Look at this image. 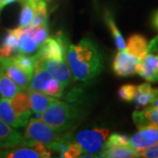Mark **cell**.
Wrapping results in <instances>:
<instances>
[{
  "label": "cell",
  "mask_w": 158,
  "mask_h": 158,
  "mask_svg": "<svg viewBox=\"0 0 158 158\" xmlns=\"http://www.w3.org/2000/svg\"><path fill=\"white\" fill-rule=\"evenodd\" d=\"M50 156V149L40 142H34L32 146L19 145L8 148H0V158H46Z\"/></svg>",
  "instance_id": "cell-6"
},
{
  "label": "cell",
  "mask_w": 158,
  "mask_h": 158,
  "mask_svg": "<svg viewBox=\"0 0 158 158\" xmlns=\"http://www.w3.org/2000/svg\"><path fill=\"white\" fill-rule=\"evenodd\" d=\"M53 78L51 73L39 62H36L34 74L30 80L27 90H33L45 93L46 86L50 79Z\"/></svg>",
  "instance_id": "cell-14"
},
{
  "label": "cell",
  "mask_w": 158,
  "mask_h": 158,
  "mask_svg": "<svg viewBox=\"0 0 158 158\" xmlns=\"http://www.w3.org/2000/svg\"><path fill=\"white\" fill-rule=\"evenodd\" d=\"M130 138L127 135L114 133L109 136L108 140L105 144L106 145H116V146H123V147H130Z\"/></svg>",
  "instance_id": "cell-30"
},
{
  "label": "cell",
  "mask_w": 158,
  "mask_h": 158,
  "mask_svg": "<svg viewBox=\"0 0 158 158\" xmlns=\"http://www.w3.org/2000/svg\"><path fill=\"white\" fill-rule=\"evenodd\" d=\"M83 154V148L81 145L77 141H72L67 148L62 157L65 158H77L80 157Z\"/></svg>",
  "instance_id": "cell-31"
},
{
  "label": "cell",
  "mask_w": 158,
  "mask_h": 158,
  "mask_svg": "<svg viewBox=\"0 0 158 158\" xmlns=\"http://www.w3.org/2000/svg\"><path fill=\"white\" fill-rule=\"evenodd\" d=\"M22 27H19L7 30L0 46V56L10 57L19 52V39Z\"/></svg>",
  "instance_id": "cell-13"
},
{
  "label": "cell",
  "mask_w": 158,
  "mask_h": 158,
  "mask_svg": "<svg viewBox=\"0 0 158 158\" xmlns=\"http://www.w3.org/2000/svg\"><path fill=\"white\" fill-rule=\"evenodd\" d=\"M10 57L14 63H16L19 68L22 69L25 72H27L32 77L35 66H36V62H37V58L35 56V55L29 56V55L19 53L18 55Z\"/></svg>",
  "instance_id": "cell-23"
},
{
  "label": "cell",
  "mask_w": 158,
  "mask_h": 158,
  "mask_svg": "<svg viewBox=\"0 0 158 158\" xmlns=\"http://www.w3.org/2000/svg\"><path fill=\"white\" fill-rule=\"evenodd\" d=\"M20 90H23L19 85L8 77L4 69L0 65V96L1 98L11 99Z\"/></svg>",
  "instance_id": "cell-21"
},
{
  "label": "cell",
  "mask_w": 158,
  "mask_h": 158,
  "mask_svg": "<svg viewBox=\"0 0 158 158\" xmlns=\"http://www.w3.org/2000/svg\"><path fill=\"white\" fill-rule=\"evenodd\" d=\"M23 140L22 145L32 146L34 142H40L50 150L61 153L72 142V135L69 131H56L41 119H31L26 126Z\"/></svg>",
  "instance_id": "cell-2"
},
{
  "label": "cell",
  "mask_w": 158,
  "mask_h": 158,
  "mask_svg": "<svg viewBox=\"0 0 158 158\" xmlns=\"http://www.w3.org/2000/svg\"><path fill=\"white\" fill-rule=\"evenodd\" d=\"M138 153H139V157L158 158V143L145 149L140 150L138 151Z\"/></svg>",
  "instance_id": "cell-32"
},
{
  "label": "cell",
  "mask_w": 158,
  "mask_h": 158,
  "mask_svg": "<svg viewBox=\"0 0 158 158\" xmlns=\"http://www.w3.org/2000/svg\"><path fill=\"white\" fill-rule=\"evenodd\" d=\"M29 94L30 102H31V109L32 113H43L48 108L51 106L55 101H56L57 98L53 97L48 96L45 93L36 91L33 90H27Z\"/></svg>",
  "instance_id": "cell-16"
},
{
  "label": "cell",
  "mask_w": 158,
  "mask_h": 158,
  "mask_svg": "<svg viewBox=\"0 0 158 158\" xmlns=\"http://www.w3.org/2000/svg\"><path fill=\"white\" fill-rule=\"evenodd\" d=\"M0 98H1V96H0Z\"/></svg>",
  "instance_id": "cell-38"
},
{
  "label": "cell",
  "mask_w": 158,
  "mask_h": 158,
  "mask_svg": "<svg viewBox=\"0 0 158 158\" xmlns=\"http://www.w3.org/2000/svg\"><path fill=\"white\" fill-rule=\"evenodd\" d=\"M105 21H106V24L107 25L108 28H109L111 34H112V36H113V40L115 42V45L117 47V48L118 50H124L126 48V42H125L124 38H123L122 34H120L119 30L117 27L113 15L108 11L106 12Z\"/></svg>",
  "instance_id": "cell-24"
},
{
  "label": "cell",
  "mask_w": 158,
  "mask_h": 158,
  "mask_svg": "<svg viewBox=\"0 0 158 158\" xmlns=\"http://www.w3.org/2000/svg\"><path fill=\"white\" fill-rule=\"evenodd\" d=\"M24 29L39 44L43 43L46 40L48 39V24L38 25V26H28L27 27H24Z\"/></svg>",
  "instance_id": "cell-26"
},
{
  "label": "cell",
  "mask_w": 158,
  "mask_h": 158,
  "mask_svg": "<svg viewBox=\"0 0 158 158\" xmlns=\"http://www.w3.org/2000/svg\"><path fill=\"white\" fill-rule=\"evenodd\" d=\"M69 45L64 34H59L56 38H48L35 54L37 61L48 59H64L66 60V53Z\"/></svg>",
  "instance_id": "cell-5"
},
{
  "label": "cell",
  "mask_w": 158,
  "mask_h": 158,
  "mask_svg": "<svg viewBox=\"0 0 158 158\" xmlns=\"http://www.w3.org/2000/svg\"><path fill=\"white\" fill-rule=\"evenodd\" d=\"M151 105H152V106H156V107H158V97L151 103Z\"/></svg>",
  "instance_id": "cell-37"
},
{
  "label": "cell",
  "mask_w": 158,
  "mask_h": 158,
  "mask_svg": "<svg viewBox=\"0 0 158 158\" xmlns=\"http://www.w3.org/2000/svg\"><path fill=\"white\" fill-rule=\"evenodd\" d=\"M63 90L64 88L62 84L58 80L53 77L49 80V82L46 86L45 94L56 98H60L63 94Z\"/></svg>",
  "instance_id": "cell-28"
},
{
  "label": "cell",
  "mask_w": 158,
  "mask_h": 158,
  "mask_svg": "<svg viewBox=\"0 0 158 158\" xmlns=\"http://www.w3.org/2000/svg\"><path fill=\"white\" fill-rule=\"evenodd\" d=\"M37 62H40L50 72L52 77L62 84L64 89L71 83L72 74L64 59H48Z\"/></svg>",
  "instance_id": "cell-8"
},
{
  "label": "cell",
  "mask_w": 158,
  "mask_h": 158,
  "mask_svg": "<svg viewBox=\"0 0 158 158\" xmlns=\"http://www.w3.org/2000/svg\"><path fill=\"white\" fill-rule=\"evenodd\" d=\"M21 1H22V0H21ZM26 1H28V2H30V3H32L33 5H34V4L38 3V2H40V1H45V2H47V3H49V2H51L52 0H26Z\"/></svg>",
  "instance_id": "cell-36"
},
{
  "label": "cell",
  "mask_w": 158,
  "mask_h": 158,
  "mask_svg": "<svg viewBox=\"0 0 158 158\" xmlns=\"http://www.w3.org/2000/svg\"><path fill=\"white\" fill-rule=\"evenodd\" d=\"M136 91H137V86L136 85L127 84V85H122L118 89V97L122 100L130 102L134 100V98L136 95Z\"/></svg>",
  "instance_id": "cell-29"
},
{
  "label": "cell",
  "mask_w": 158,
  "mask_h": 158,
  "mask_svg": "<svg viewBox=\"0 0 158 158\" xmlns=\"http://www.w3.org/2000/svg\"><path fill=\"white\" fill-rule=\"evenodd\" d=\"M138 129L149 126L158 127V107L150 106L142 111H135L132 115Z\"/></svg>",
  "instance_id": "cell-15"
},
{
  "label": "cell",
  "mask_w": 158,
  "mask_h": 158,
  "mask_svg": "<svg viewBox=\"0 0 158 158\" xmlns=\"http://www.w3.org/2000/svg\"><path fill=\"white\" fill-rule=\"evenodd\" d=\"M148 41L144 36L141 34H133L130 36L126 43V51L134 56L139 57L141 61L148 53Z\"/></svg>",
  "instance_id": "cell-18"
},
{
  "label": "cell",
  "mask_w": 158,
  "mask_h": 158,
  "mask_svg": "<svg viewBox=\"0 0 158 158\" xmlns=\"http://www.w3.org/2000/svg\"><path fill=\"white\" fill-rule=\"evenodd\" d=\"M0 118L14 128L26 127L28 121L19 116L11 106L10 99L0 98Z\"/></svg>",
  "instance_id": "cell-11"
},
{
  "label": "cell",
  "mask_w": 158,
  "mask_h": 158,
  "mask_svg": "<svg viewBox=\"0 0 158 158\" xmlns=\"http://www.w3.org/2000/svg\"><path fill=\"white\" fill-rule=\"evenodd\" d=\"M0 65L6 73L17 84L22 90H27L30 84L31 77L16 63H14L11 57L0 56Z\"/></svg>",
  "instance_id": "cell-10"
},
{
  "label": "cell",
  "mask_w": 158,
  "mask_h": 158,
  "mask_svg": "<svg viewBox=\"0 0 158 158\" xmlns=\"http://www.w3.org/2000/svg\"><path fill=\"white\" fill-rule=\"evenodd\" d=\"M39 48V43L36 42L34 38L22 27V31L19 39V52L20 54L30 55L38 51Z\"/></svg>",
  "instance_id": "cell-22"
},
{
  "label": "cell",
  "mask_w": 158,
  "mask_h": 158,
  "mask_svg": "<svg viewBox=\"0 0 158 158\" xmlns=\"http://www.w3.org/2000/svg\"><path fill=\"white\" fill-rule=\"evenodd\" d=\"M11 106L15 112L21 116L22 118L29 121V118L32 115V109H31V102L29 94L27 91L20 90L18 94L10 99Z\"/></svg>",
  "instance_id": "cell-17"
},
{
  "label": "cell",
  "mask_w": 158,
  "mask_h": 158,
  "mask_svg": "<svg viewBox=\"0 0 158 158\" xmlns=\"http://www.w3.org/2000/svg\"><path fill=\"white\" fill-rule=\"evenodd\" d=\"M110 131L107 128H91L84 129L76 135V141L83 148V154L96 155L100 153Z\"/></svg>",
  "instance_id": "cell-4"
},
{
  "label": "cell",
  "mask_w": 158,
  "mask_h": 158,
  "mask_svg": "<svg viewBox=\"0 0 158 158\" xmlns=\"http://www.w3.org/2000/svg\"><path fill=\"white\" fill-rule=\"evenodd\" d=\"M148 53H153L158 55V36L153 39L148 45Z\"/></svg>",
  "instance_id": "cell-33"
},
{
  "label": "cell",
  "mask_w": 158,
  "mask_h": 158,
  "mask_svg": "<svg viewBox=\"0 0 158 158\" xmlns=\"http://www.w3.org/2000/svg\"><path fill=\"white\" fill-rule=\"evenodd\" d=\"M152 24L153 26L158 30V10L156 11H155V13L153 14Z\"/></svg>",
  "instance_id": "cell-35"
},
{
  "label": "cell",
  "mask_w": 158,
  "mask_h": 158,
  "mask_svg": "<svg viewBox=\"0 0 158 158\" xmlns=\"http://www.w3.org/2000/svg\"><path fill=\"white\" fill-rule=\"evenodd\" d=\"M17 1H20V0H0V12L6 6L12 4L14 2H17Z\"/></svg>",
  "instance_id": "cell-34"
},
{
  "label": "cell",
  "mask_w": 158,
  "mask_h": 158,
  "mask_svg": "<svg viewBox=\"0 0 158 158\" xmlns=\"http://www.w3.org/2000/svg\"><path fill=\"white\" fill-rule=\"evenodd\" d=\"M157 97L158 88H153L149 84L144 83L137 86V91L134 100L138 107H144L148 105H151Z\"/></svg>",
  "instance_id": "cell-19"
},
{
  "label": "cell",
  "mask_w": 158,
  "mask_h": 158,
  "mask_svg": "<svg viewBox=\"0 0 158 158\" xmlns=\"http://www.w3.org/2000/svg\"><path fill=\"white\" fill-rule=\"evenodd\" d=\"M66 61L75 80L88 82L97 77L103 69V57L98 46L89 38L77 44H69Z\"/></svg>",
  "instance_id": "cell-1"
},
{
  "label": "cell",
  "mask_w": 158,
  "mask_h": 158,
  "mask_svg": "<svg viewBox=\"0 0 158 158\" xmlns=\"http://www.w3.org/2000/svg\"><path fill=\"white\" fill-rule=\"evenodd\" d=\"M156 143H158V127L149 126L140 128L135 135L130 138L129 146L136 151H140Z\"/></svg>",
  "instance_id": "cell-9"
},
{
  "label": "cell",
  "mask_w": 158,
  "mask_h": 158,
  "mask_svg": "<svg viewBox=\"0 0 158 158\" xmlns=\"http://www.w3.org/2000/svg\"><path fill=\"white\" fill-rule=\"evenodd\" d=\"M141 62L139 57L128 54L126 49L119 50L113 62V70L118 77H128L136 73Z\"/></svg>",
  "instance_id": "cell-7"
},
{
  "label": "cell",
  "mask_w": 158,
  "mask_h": 158,
  "mask_svg": "<svg viewBox=\"0 0 158 158\" xmlns=\"http://www.w3.org/2000/svg\"><path fill=\"white\" fill-rule=\"evenodd\" d=\"M99 156L107 158H134L139 157V153L130 147L104 144L103 151L100 153Z\"/></svg>",
  "instance_id": "cell-20"
},
{
  "label": "cell",
  "mask_w": 158,
  "mask_h": 158,
  "mask_svg": "<svg viewBox=\"0 0 158 158\" xmlns=\"http://www.w3.org/2000/svg\"><path fill=\"white\" fill-rule=\"evenodd\" d=\"M136 73L139 76H141V77L146 79L148 82H151V83L158 82V70L148 67L142 62H140L139 63Z\"/></svg>",
  "instance_id": "cell-27"
},
{
  "label": "cell",
  "mask_w": 158,
  "mask_h": 158,
  "mask_svg": "<svg viewBox=\"0 0 158 158\" xmlns=\"http://www.w3.org/2000/svg\"><path fill=\"white\" fill-rule=\"evenodd\" d=\"M23 135L0 118V148H8L23 144Z\"/></svg>",
  "instance_id": "cell-12"
},
{
  "label": "cell",
  "mask_w": 158,
  "mask_h": 158,
  "mask_svg": "<svg viewBox=\"0 0 158 158\" xmlns=\"http://www.w3.org/2000/svg\"><path fill=\"white\" fill-rule=\"evenodd\" d=\"M84 112L73 104L57 99L40 114V119L59 132H68L81 120Z\"/></svg>",
  "instance_id": "cell-3"
},
{
  "label": "cell",
  "mask_w": 158,
  "mask_h": 158,
  "mask_svg": "<svg viewBox=\"0 0 158 158\" xmlns=\"http://www.w3.org/2000/svg\"><path fill=\"white\" fill-rule=\"evenodd\" d=\"M35 15V8L34 6L28 1L22 0V8L19 19V27H27L31 25Z\"/></svg>",
  "instance_id": "cell-25"
}]
</instances>
